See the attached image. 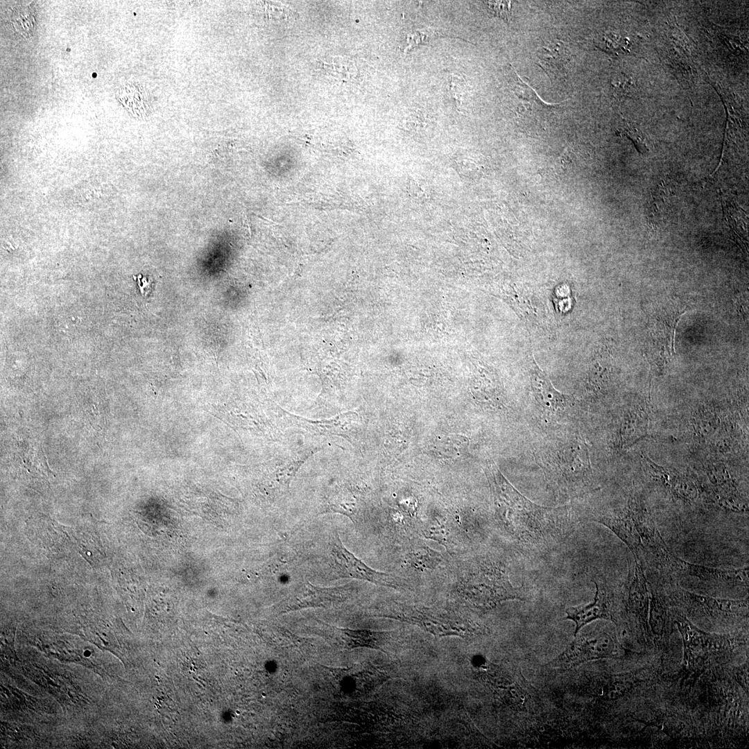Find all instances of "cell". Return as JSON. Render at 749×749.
Listing matches in <instances>:
<instances>
[{"mask_svg": "<svg viewBox=\"0 0 749 749\" xmlns=\"http://www.w3.org/2000/svg\"><path fill=\"white\" fill-rule=\"evenodd\" d=\"M491 487L495 519L503 533L525 545L547 546L560 542L576 526L567 507L537 505L522 494L490 466Z\"/></svg>", "mask_w": 749, "mask_h": 749, "instance_id": "1", "label": "cell"}, {"mask_svg": "<svg viewBox=\"0 0 749 749\" xmlns=\"http://www.w3.org/2000/svg\"><path fill=\"white\" fill-rule=\"evenodd\" d=\"M540 465L551 488L566 495L578 494L592 478L588 450L577 437L559 441L540 452Z\"/></svg>", "mask_w": 749, "mask_h": 749, "instance_id": "2", "label": "cell"}, {"mask_svg": "<svg viewBox=\"0 0 749 749\" xmlns=\"http://www.w3.org/2000/svg\"><path fill=\"white\" fill-rule=\"evenodd\" d=\"M461 583L465 597L480 609L492 608L506 600H524L522 590L512 585L505 565L492 560L475 562Z\"/></svg>", "mask_w": 749, "mask_h": 749, "instance_id": "3", "label": "cell"}, {"mask_svg": "<svg viewBox=\"0 0 749 749\" xmlns=\"http://www.w3.org/2000/svg\"><path fill=\"white\" fill-rule=\"evenodd\" d=\"M619 652L618 642L608 633L578 632L566 649L546 667L565 671L590 660L617 656Z\"/></svg>", "mask_w": 749, "mask_h": 749, "instance_id": "4", "label": "cell"}, {"mask_svg": "<svg viewBox=\"0 0 749 749\" xmlns=\"http://www.w3.org/2000/svg\"><path fill=\"white\" fill-rule=\"evenodd\" d=\"M666 570L674 578L685 581L696 580L709 586L748 584V566L742 568L721 569L690 563L678 558L672 551Z\"/></svg>", "mask_w": 749, "mask_h": 749, "instance_id": "5", "label": "cell"}, {"mask_svg": "<svg viewBox=\"0 0 749 749\" xmlns=\"http://www.w3.org/2000/svg\"><path fill=\"white\" fill-rule=\"evenodd\" d=\"M332 567L339 578L363 580L393 588L402 586L397 578L368 567L348 551L335 534L332 544Z\"/></svg>", "mask_w": 749, "mask_h": 749, "instance_id": "6", "label": "cell"}, {"mask_svg": "<svg viewBox=\"0 0 749 749\" xmlns=\"http://www.w3.org/2000/svg\"><path fill=\"white\" fill-rule=\"evenodd\" d=\"M672 595L691 612H697L713 618L746 616L748 601L715 599L689 592L679 587Z\"/></svg>", "mask_w": 749, "mask_h": 749, "instance_id": "7", "label": "cell"}, {"mask_svg": "<svg viewBox=\"0 0 749 749\" xmlns=\"http://www.w3.org/2000/svg\"><path fill=\"white\" fill-rule=\"evenodd\" d=\"M593 582L596 587L594 601L587 605L568 608L565 611V619L571 620L576 624L574 636L584 626L596 619L617 621L611 590L603 581L594 580Z\"/></svg>", "mask_w": 749, "mask_h": 749, "instance_id": "8", "label": "cell"}, {"mask_svg": "<svg viewBox=\"0 0 749 749\" xmlns=\"http://www.w3.org/2000/svg\"><path fill=\"white\" fill-rule=\"evenodd\" d=\"M628 612L641 626L647 628L648 590L644 568L636 560L628 562L626 583Z\"/></svg>", "mask_w": 749, "mask_h": 749, "instance_id": "9", "label": "cell"}, {"mask_svg": "<svg viewBox=\"0 0 749 749\" xmlns=\"http://www.w3.org/2000/svg\"><path fill=\"white\" fill-rule=\"evenodd\" d=\"M531 384L534 397L542 408L551 414L562 412L571 402L569 395L557 390L546 374L533 361L530 368Z\"/></svg>", "mask_w": 749, "mask_h": 749, "instance_id": "10", "label": "cell"}, {"mask_svg": "<svg viewBox=\"0 0 749 749\" xmlns=\"http://www.w3.org/2000/svg\"><path fill=\"white\" fill-rule=\"evenodd\" d=\"M648 407L647 404H630L620 418L618 429L621 447H629L637 441L646 437L648 428Z\"/></svg>", "mask_w": 749, "mask_h": 749, "instance_id": "11", "label": "cell"}, {"mask_svg": "<svg viewBox=\"0 0 749 749\" xmlns=\"http://www.w3.org/2000/svg\"><path fill=\"white\" fill-rule=\"evenodd\" d=\"M689 422L691 438L698 445H703L713 437L720 423L716 411L711 406L705 405L694 412Z\"/></svg>", "mask_w": 749, "mask_h": 749, "instance_id": "12", "label": "cell"}, {"mask_svg": "<svg viewBox=\"0 0 749 749\" xmlns=\"http://www.w3.org/2000/svg\"><path fill=\"white\" fill-rule=\"evenodd\" d=\"M537 57L540 65L549 74L562 76L569 62L567 48L561 42H554L543 46Z\"/></svg>", "mask_w": 749, "mask_h": 749, "instance_id": "13", "label": "cell"}, {"mask_svg": "<svg viewBox=\"0 0 749 749\" xmlns=\"http://www.w3.org/2000/svg\"><path fill=\"white\" fill-rule=\"evenodd\" d=\"M741 430L738 425L730 421L722 422L721 429L712 440V451L718 457L728 456L735 454L739 449Z\"/></svg>", "mask_w": 749, "mask_h": 749, "instance_id": "14", "label": "cell"}, {"mask_svg": "<svg viewBox=\"0 0 749 749\" xmlns=\"http://www.w3.org/2000/svg\"><path fill=\"white\" fill-rule=\"evenodd\" d=\"M117 98L135 117H143L148 112V101L139 86L126 83L120 86L116 92Z\"/></svg>", "mask_w": 749, "mask_h": 749, "instance_id": "15", "label": "cell"}, {"mask_svg": "<svg viewBox=\"0 0 749 749\" xmlns=\"http://www.w3.org/2000/svg\"><path fill=\"white\" fill-rule=\"evenodd\" d=\"M340 588H320L307 582L299 588L296 605H317L326 603L338 596Z\"/></svg>", "mask_w": 749, "mask_h": 749, "instance_id": "16", "label": "cell"}, {"mask_svg": "<svg viewBox=\"0 0 749 749\" xmlns=\"http://www.w3.org/2000/svg\"><path fill=\"white\" fill-rule=\"evenodd\" d=\"M10 23L19 35L24 37L31 35L36 24L35 10L31 5L17 6L12 9Z\"/></svg>", "mask_w": 749, "mask_h": 749, "instance_id": "17", "label": "cell"}, {"mask_svg": "<svg viewBox=\"0 0 749 749\" xmlns=\"http://www.w3.org/2000/svg\"><path fill=\"white\" fill-rule=\"evenodd\" d=\"M650 624L652 630L657 634H661L666 626L668 614L666 607L657 592L651 593Z\"/></svg>", "mask_w": 749, "mask_h": 749, "instance_id": "18", "label": "cell"}, {"mask_svg": "<svg viewBox=\"0 0 749 749\" xmlns=\"http://www.w3.org/2000/svg\"><path fill=\"white\" fill-rule=\"evenodd\" d=\"M626 38H621L620 35L609 33L603 35L599 40L597 45L602 50L612 53H619L626 51L627 42Z\"/></svg>", "mask_w": 749, "mask_h": 749, "instance_id": "19", "label": "cell"}, {"mask_svg": "<svg viewBox=\"0 0 749 749\" xmlns=\"http://www.w3.org/2000/svg\"><path fill=\"white\" fill-rule=\"evenodd\" d=\"M488 8L494 16L499 17L505 21H508L511 17V2L507 1H485Z\"/></svg>", "mask_w": 749, "mask_h": 749, "instance_id": "20", "label": "cell"}, {"mask_svg": "<svg viewBox=\"0 0 749 749\" xmlns=\"http://www.w3.org/2000/svg\"><path fill=\"white\" fill-rule=\"evenodd\" d=\"M623 134L629 137L635 144L637 150L642 153L648 151V148L644 137L639 130L630 124H626L623 128Z\"/></svg>", "mask_w": 749, "mask_h": 749, "instance_id": "21", "label": "cell"}, {"mask_svg": "<svg viewBox=\"0 0 749 749\" xmlns=\"http://www.w3.org/2000/svg\"><path fill=\"white\" fill-rule=\"evenodd\" d=\"M462 82L456 77H453L450 80V91L454 96L456 105L458 107L462 101Z\"/></svg>", "mask_w": 749, "mask_h": 749, "instance_id": "22", "label": "cell"}]
</instances>
